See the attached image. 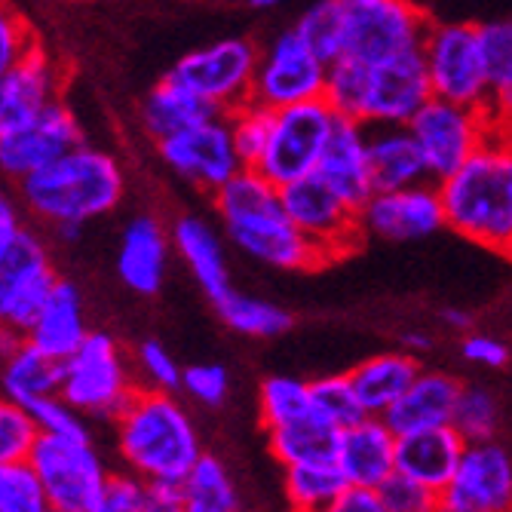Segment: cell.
<instances>
[{
	"label": "cell",
	"mask_w": 512,
	"mask_h": 512,
	"mask_svg": "<svg viewBox=\"0 0 512 512\" xmlns=\"http://www.w3.org/2000/svg\"><path fill=\"white\" fill-rule=\"evenodd\" d=\"M181 390L188 393L194 402L215 408L227 399L230 390V378H227V368L218 362H200L181 371Z\"/></svg>",
	"instance_id": "obj_46"
},
{
	"label": "cell",
	"mask_w": 512,
	"mask_h": 512,
	"mask_svg": "<svg viewBox=\"0 0 512 512\" xmlns=\"http://www.w3.org/2000/svg\"><path fill=\"white\" fill-rule=\"evenodd\" d=\"M341 430L322 421L319 414L307 411L295 421L267 430V448L279 467H295V463H325L338 457Z\"/></svg>",
	"instance_id": "obj_31"
},
{
	"label": "cell",
	"mask_w": 512,
	"mask_h": 512,
	"mask_svg": "<svg viewBox=\"0 0 512 512\" xmlns=\"http://www.w3.org/2000/svg\"><path fill=\"white\" fill-rule=\"evenodd\" d=\"M215 114H221V111L215 105H209L203 96H197L191 86L175 80L172 74H166L148 92L142 108H138V120H142L145 132L154 138V142H163V138L188 129V126H197Z\"/></svg>",
	"instance_id": "obj_28"
},
{
	"label": "cell",
	"mask_w": 512,
	"mask_h": 512,
	"mask_svg": "<svg viewBox=\"0 0 512 512\" xmlns=\"http://www.w3.org/2000/svg\"><path fill=\"white\" fill-rule=\"evenodd\" d=\"M102 512H148V479L142 476H108Z\"/></svg>",
	"instance_id": "obj_50"
},
{
	"label": "cell",
	"mask_w": 512,
	"mask_h": 512,
	"mask_svg": "<svg viewBox=\"0 0 512 512\" xmlns=\"http://www.w3.org/2000/svg\"><path fill=\"white\" fill-rule=\"evenodd\" d=\"M310 411V384L289 378V375H270L258 387V417L264 433L273 427H283L295 417Z\"/></svg>",
	"instance_id": "obj_37"
},
{
	"label": "cell",
	"mask_w": 512,
	"mask_h": 512,
	"mask_svg": "<svg viewBox=\"0 0 512 512\" xmlns=\"http://www.w3.org/2000/svg\"><path fill=\"white\" fill-rule=\"evenodd\" d=\"M365 77L368 62L356 56H341L329 65V80H325V102H329L341 117L359 120L362 99H365Z\"/></svg>",
	"instance_id": "obj_42"
},
{
	"label": "cell",
	"mask_w": 512,
	"mask_h": 512,
	"mask_svg": "<svg viewBox=\"0 0 512 512\" xmlns=\"http://www.w3.org/2000/svg\"><path fill=\"white\" fill-rule=\"evenodd\" d=\"M482 46H485V59L491 71V86L512 77V22L509 19H494L482 22Z\"/></svg>",
	"instance_id": "obj_49"
},
{
	"label": "cell",
	"mask_w": 512,
	"mask_h": 512,
	"mask_svg": "<svg viewBox=\"0 0 512 512\" xmlns=\"http://www.w3.org/2000/svg\"><path fill=\"white\" fill-rule=\"evenodd\" d=\"M80 230H83V224H80V221H65V224H56V234H59V240H65V243H68V240L74 243V240L80 237Z\"/></svg>",
	"instance_id": "obj_58"
},
{
	"label": "cell",
	"mask_w": 512,
	"mask_h": 512,
	"mask_svg": "<svg viewBox=\"0 0 512 512\" xmlns=\"http://www.w3.org/2000/svg\"><path fill=\"white\" fill-rule=\"evenodd\" d=\"M338 117L341 114L325 99L279 108L258 172L270 178L276 188H286V184L316 172Z\"/></svg>",
	"instance_id": "obj_9"
},
{
	"label": "cell",
	"mask_w": 512,
	"mask_h": 512,
	"mask_svg": "<svg viewBox=\"0 0 512 512\" xmlns=\"http://www.w3.org/2000/svg\"><path fill=\"white\" fill-rule=\"evenodd\" d=\"M279 4H283V0H249V7H255V10H273Z\"/></svg>",
	"instance_id": "obj_59"
},
{
	"label": "cell",
	"mask_w": 512,
	"mask_h": 512,
	"mask_svg": "<svg viewBox=\"0 0 512 512\" xmlns=\"http://www.w3.org/2000/svg\"><path fill=\"white\" fill-rule=\"evenodd\" d=\"M184 497L188 506L184 512H237L240 509V494L230 482L224 463L212 454H203L191 473L184 476Z\"/></svg>",
	"instance_id": "obj_35"
},
{
	"label": "cell",
	"mask_w": 512,
	"mask_h": 512,
	"mask_svg": "<svg viewBox=\"0 0 512 512\" xmlns=\"http://www.w3.org/2000/svg\"><path fill=\"white\" fill-rule=\"evenodd\" d=\"M40 436L43 430L34 421L28 405L10 402V399L0 402V463L28 460Z\"/></svg>",
	"instance_id": "obj_43"
},
{
	"label": "cell",
	"mask_w": 512,
	"mask_h": 512,
	"mask_svg": "<svg viewBox=\"0 0 512 512\" xmlns=\"http://www.w3.org/2000/svg\"><path fill=\"white\" fill-rule=\"evenodd\" d=\"M460 353L467 362L482 365V368H503L509 362V347L491 335H470L460 344Z\"/></svg>",
	"instance_id": "obj_51"
},
{
	"label": "cell",
	"mask_w": 512,
	"mask_h": 512,
	"mask_svg": "<svg viewBox=\"0 0 512 512\" xmlns=\"http://www.w3.org/2000/svg\"><path fill=\"white\" fill-rule=\"evenodd\" d=\"M454 234L512 258V132L494 126L479 151L439 181Z\"/></svg>",
	"instance_id": "obj_2"
},
{
	"label": "cell",
	"mask_w": 512,
	"mask_h": 512,
	"mask_svg": "<svg viewBox=\"0 0 512 512\" xmlns=\"http://www.w3.org/2000/svg\"><path fill=\"white\" fill-rule=\"evenodd\" d=\"M433 96L488 108L491 99V71L482 46V31L473 22H430L427 37L421 43Z\"/></svg>",
	"instance_id": "obj_5"
},
{
	"label": "cell",
	"mask_w": 512,
	"mask_h": 512,
	"mask_svg": "<svg viewBox=\"0 0 512 512\" xmlns=\"http://www.w3.org/2000/svg\"><path fill=\"white\" fill-rule=\"evenodd\" d=\"M451 427L467 442H488V439H494L497 427H500L497 399L485 387H463V393L457 399V408H454Z\"/></svg>",
	"instance_id": "obj_41"
},
{
	"label": "cell",
	"mask_w": 512,
	"mask_h": 512,
	"mask_svg": "<svg viewBox=\"0 0 512 512\" xmlns=\"http://www.w3.org/2000/svg\"><path fill=\"white\" fill-rule=\"evenodd\" d=\"M384 509L387 512H436L439 509V491L427 488L405 473H393L381 485Z\"/></svg>",
	"instance_id": "obj_45"
},
{
	"label": "cell",
	"mask_w": 512,
	"mask_h": 512,
	"mask_svg": "<svg viewBox=\"0 0 512 512\" xmlns=\"http://www.w3.org/2000/svg\"><path fill=\"white\" fill-rule=\"evenodd\" d=\"M56 283L50 255L28 227L10 243H0V316L7 325L25 335Z\"/></svg>",
	"instance_id": "obj_16"
},
{
	"label": "cell",
	"mask_w": 512,
	"mask_h": 512,
	"mask_svg": "<svg viewBox=\"0 0 512 512\" xmlns=\"http://www.w3.org/2000/svg\"><path fill=\"white\" fill-rule=\"evenodd\" d=\"M442 512H509L512 509V457L494 439L470 442L454 479L439 494Z\"/></svg>",
	"instance_id": "obj_18"
},
{
	"label": "cell",
	"mask_w": 512,
	"mask_h": 512,
	"mask_svg": "<svg viewBox=\"0 0 512 512\" xmlns=\"http://www.w3.org/2000/svg\"><path fill=\"white\" fill-rule=\"evenodd\" d=\"M359 224L368 237L393 243L427 240L439 234L442 227H448L439 181L411 184L399 191H375L359 209Z\"/></svg>",
	"instance_id": "obj_17"
},
{
	"label": "cell",
	"mask_w": 512,
	"mask_h": 512,
	"mask_svg": "<svg viewBox=\"0 0 512 512\" xmlns=\"http://www.w3.org/2000/svg\"><path fill=\"white\" fill-rule=\"evenodd\" d=\"M184 479H148V512H184Z\"/></svg>",
	"instance_id": "obj_52"
},
{
	"label": "cell",
	"mask_w": 512,
	"mask_h": 512,
	"mask_svg": "<svg viewBox=\"0 0 512 512\" xmlns=\"http://www.w3.org/2000/svg\"><path fill=\"white\" fill-rule=\"evenodd\" d=\"M135 365H138V375L145 378L148 387L154 390H181V371L175 365V359L166 353L163 344L157 341H145L142 347L135 350Z\"/></svg>",
	"instance_id": "obj_47"
},
{
	"label": "cell",
	"mask_w": 512,
	"mask_h": 512,
	"mask_svg": "<svg viewBox=\"0 0 512 512\" xmlns=\"http://www.w3.org/2000/svg\"><path fill=\"white\" fill-rule=\"evenodd\" d=\"M160 160L194 188L215 194L243 169L227 114H215L197 126L181 129L157 142Z\"/></svg>",
	"instance_id": "obj_13"
},
{
	"label": "cell",
	"mask_w": 512,
	"mask_h": 512,
	"mask_svg": "<svg viewBox=\"0 0 512 512\" xmlns=\"http://www.w3.org/2000/svg\"><path fill=\"white\" fill-rule=\"evenodd\" d=\"M433 99L424 50H405L384 62H371L359 120L365 126H408Z\"/></svg>",
	"instance_id": "obj_15"
},
{
	"label": "cell",
	"mask_w": 512,
	"mask_h": 512,
	"mask_svg": "<svg viewBox=\"0 0 512 512\" xmlns=\"http://www.w3.org/2000/svg\"><path fill=\"white\" fill-rule=\"evenodd\" d=\"M114 424L126 467L142 479H184L203 457L191 414L172 390L138 387Z\"/></svg>",
	"instance_id": "obj_3"
},
{
	"label": "cell",
	"mask_w": 512,
	"mask_h": 512,
	"mask_svg": "<svg viewBox=\"0 0 512 512\" xmlns=\"http://www.w3.org/2000/svg\"><path fill=\"white\" fill-rule=\"evenodd\" d=\"M77 145H83V129L74 111L59 99L22 129L0 135V169L7 178L19 181L65 157Z\"/></svg>",
	"instance_id": "obj_19"
},
{
	"label": "cell",
	"mask_w": 512,
	"mask_h": 512,
	"mask_svg": "<svg viewBox=\"0 0 512 512\" xmlns=\"http://www.w3.org/2000/svg\"><path fill=\"white\" fill-rule=\"evenodd\" d=\"M172 246L184 258V264L191 267V273L197 276L200 289L209 295L212 304L230 292L227 261H224L221 240L215 237V230L203 218L181 215L175 221V227H172Z\"/></svg>",
	"instance_id": "obj_30"
},
{
	"label": "cell",
	"mask_w": 512,
	"mask_h": 512,
	"mask_svg": "<svg viewBox=\"0 0 512 512\" xmlns=\"http://www.w3.org/2000/svg\"><path fill=\"white\" fill-rule=\"evenodd\" d=\"M463 393V384L448 371H421L417 381L387 408L384 421L396 436L445 427L454 421V408Z\"/></svg>",
	"instance_id": "obj_24"
},
{
	"label": "cell",
	"mask_w": 512,
	"mask_h": 512,
	"mask_svg": "<svg viewBox=\"0 0 512 512\" xmlns=\"http://www.w3.org/2000/svg\"><path fill=\"white\" fill-rule=\"evenodd\" d=\"M332 512H387L384 509V497L381 488L375 485H347L344 494L338 497Z\"/></svg>",
	"instance_id": "obj_53"
},
{
	"label": "cell",
	"mask_w": 512,
	"mask_h": 512,
	"mask_svg": "<svg viewBox=\"0 0 512 512\" xmlns=\"http://www.w3.org/2000/svg\"><path fill=\"white\" fill-rule=\"evenodd\" d=\"M310 411L319 414L322 421H329L338 430H347V427L359 424L362 417H368V411L356 393V384L350 378V371L310 381Z\"/></svg>",
	"instance_id": "obj_36"
},
{
	"label": "cell",
	"mask_w": 512,
	"mask_h": 512,
	"mask_svg": "<svg viewBox=\"0 0 512 512\" xmlns=\"http://www.w3.org/2000/svg\"><path fill=\"white\" fill-rule=\"evenodd\" d=\"M34 421L40 424V430L46 436H77V439H89L86 424L80 421V408H74L62 393H50V396H40L31 405Z\"/></svg>",
	"instance_id": "obj_44"
},
{
	"label": "cell",
	"mask_w": 512,
	"mask_h": 512,
	"mask_svg": "<svg viewBox=\"0 0 512 512\" xmlns=\"http://www.w3.org/2000/svg\"><path fill=\"white\" fill-rule=\"evenodd\" d=\"M279 194H283L289 218L319 249H325L332 261L362 243L365 230L359 224V212L319 172L286 184V188H279Z\"/></svg>",
	"instance_id": "obj_14"
},
{
	"label": "cell",
	"mask_w": 512,
	"mask_h": 512,
	"mask_svg": "<svg viewBox=\"0 0 512 512\" xmlns=\"http://www.w3.org/2000/svg\"><path fill=\"white\" fill-rule=\"evenodd\" d=\"M467 445L470 442L451 424L402 433L396 442V473H405L442 494L445 485L454 479Z\"/></svg>",
	"instance_id": "obj_23"
},
{
	"label": "cell",
	"mask_w": 512,
	"mask_h": 512,
	"mask_svg": "<svg viewBox=\"0 0 512 512\" xmlns=\"http://www.w3.org/2000/svg\"><path fill=\"white\" fill-rule=\"evenodd\" d=\"M329 62L310 50V43L295 31H283L267 50H261L252 99L279 111L301 102L325 99Z\"/></svg>",
	"instance_id": "obj_12"
},
{
	"label": "cell",
	"mask_w": 512,
	"mask_h": 512,
	"mask_svg": "<svg viewBox=\"0 0 512 512\" xmlns=\"http://www.w3.org/2000/svg\"><path fill=\"white\" fill-rule=\"evenodd\" d=\"M117 273L138 295H157L163 289L166 234L160 221H154L151 215H138L126 224L117 252Z\"/></svg>",
	"instance_id": "obj_26"
},
{
	"label": "cell",
	"mask_w": 512,
	"mask_h": 512,
	"mask_svg": "<svg viewBox=\"0 0 512 512\" xmlns=\"http://www.w3.org/2000/svg\"><path fill=\"white\" fill-rule=\"evenodd\" d=\"M261 50L246 37H227L215 40L203 50L181 56L172 65V77L191 86L197 96L215 105L221 114L246 105L252 99V83L258 71Z\"/></svg>",
	"instance_id": "obj_10"
},
{
	"label": "cell",
	"mask_w": 512,
	"mask_h": 512,
	"mask_svg": "<svg viewBox=\"0 0 512 512\" xmlns=\"http://www.w3.org/2000/svg\"><path fill=\"white\" fill-rule=\"evenodd\" d=\"M215 310L227 329H234L237 335L246 338H276L292 329V316L283 307L252 295H240L234 289L215 301Z\"/></svg>",
	"instance_id": "obj_34"
},
{
	"label": "cell",
	"mask_w": 512,
	"mask_h": 512,
	"mask_svg": "<svg viewBox=\"0 0 512 512\" xmlns=\"http://www.w3.org/2000/svg\"><path fill=\"white\" fill-rule=\"evenodd\" d=\"M286 500L298 512H332L344 488L350 485L335 460L325 463H295L283 467Z\"/></svg>",
	"instance_id": "obj_33"
},
{
	"label": "cell",
	"mask_w": 512,
	"mask_h": 512,
	"mask_svg": "<svg viewBox=\"0 0 512 512\" xmlns=\"http://www.w3.org/2000/svg\"><path fill=\"white\" fill-rule=\"evenodd\" d=\"M316 172L359 212L378 191L375 178H371L368 126L353 117H338Z\"/></svg>",
	"instance_id": "obj_21"
},
{
	"label": "cell",
	"mask_w": 512,
	"mask_h": 512,
	"mask_svg": "<svg viewBox=\"0 0 512 512\" xmlns=\"http://www.w3.org/2000/svg\"><path fill=\"white\" fill-rule=\"evenodd\" d=\"M37 40L40 37L34 34L28 19L22 13H16L10 4H4V10H0V71L16 65Z\"/></svg>",
	"instance_id": "obj_48"
},
{
	"label": "cell",
	"mask_w": 512,
	"mask_h": 512,
	"mask_svg": "<svg viewBox=\"0 0 512 512\" xmlns=\"http://www.w3.org/2000/svg\"><path fill=\"white\" fill-rule=\"evenodd\" d=\"M402 347L411 350V353H424V350L433 347V338L424 335V332H405V335H402Z\"/></svg>",
	"instance_id": "obj_57"
},
{
	"label": "cell",
	"mask_w": 512,
	"mask_h": 512,
	"mask_svg": "<svg viewBox=\"0 0 512 512\" xmlns=\"http://www.w3.org/2000/svg\"><path fill=\"white\" fill-rule=\"evenodd\" d=\"M0 509L4 512H46L50 494L31 460L0 463Z\"/></svg>",
	"instance_id": "obj_39"
},
{
	"label": "cell",
	"mask_w": 512,
	"mask_h": 512,
	"mask_svg": "<svg viewBox=\"0 0 512 512\" xmlns=\"http://www.w3.org/2000/svg\"><path fill=\"white\" fill-rule=\"evenodd\" d=\"M421 371L424 368L411 350H393L359 362L356 368H350V378L356 384L365 411L384 417L387 408L417 381Z\"/></svg>",
	"instance_id": "obj_29"
},
{
	"label": "cell",
	"mask_w": 512,
	"mask_h": 512,
	"mask_svg": "<svg viewBox=\"0 0 512 512\" xmlns=\"http://www.w3.org/2000/svg\"><path fill=\"white\" fill-rule=\"evenodd\" d=\"M28 460L46 485L53 512H102L111 473L89 439L43 433Z\"/></svg>",
	"instance_id": "obj_7"
},
{
	"label": "cell",
	"mask_w": 512,
	"mask_h": 512,
	"mask_svg": "<svg viewBox=\"0 0 512 512\" xmlns=\"http://www.w3.org/2000/svg\"><path fill=\"white\" fill-rule=\"evenodd\" d=\"M368 157L378 191H399L430 181L427 157L408 126H368Z\"/></svg>",
	"instance_id": "obj_25"
},
{
	"label": "cell",
	"mask_w": 512,
	"mask_h": 512,
	"mask_svg": "<svg viewBox=\"0 0 512 512\" xmlns=\"http://www.w3.org/2000/svg\"><path fill=\"white\" fill-rule=\"evenodd\" d=\"M408 129L414 132L417 145H421L427 157L430 178L445 181L479 151V145L491 135L494 123L488 111L482 108L457 105V102L433 96L414 114Z\"/></svg>",
	"instance_id": "obj_11"
},
{
	"label": "cell",
	"mask_w": 512,
	"mask_h": 512,
	"mask_svg": "<svg viewBox=\"0 0 512 512\" xmlns=\"http://www.w3.org/2000/svg\"><path fill=\"white\" fill-rule=\"evenodd\" d=\"M396 442L399 436L390 430L384 417L368 414L359 424L341 430L335 463L347 482L381 488L396 473Z\"/></svg>",
	"instance_id": "obj_22"
},
{
	"label": "cell",
	"mask_w": 512,
	"mask_h": 512,
	"mask_svg": "<svg viewBox=\"0 0 512 512\" xmlns=\"http://www.w3.org/2000/svg\"><path fill=\"white\" fill-rule=\"evenodd\" d=\"M295 31L310 43V50L325 62H335L344 56V16L338 0H319L298 22Z\"/></svg>",
	"instance_id": "obj_40"
},
{
	"label": "cell",
	"mask_w": 512,
	"mask_h": 512,
	"mask_svg": "<svg viewBox=\"0 0 512 512\" xmlns=\"http://www.w3.org/2000/svg\"><path fill=\"white\" fill-rule=\"evenodd\" d=\"M344 16V56L384 62L424 43L430 16L411 0H338Z\"/></svg>",
	"instance_id": "obj_8"
},
{
	"label": "cell",
	"mask_w": 512,
	"mask_h": 512,
	"mask_svg": "<svg viewBox=\"0 0 512 512\" xmlns=\"http://www.w3.org/2000/svg\"><path fill=\"white\" fill-rule=\"evenodd\" d=\"M62 362L28 338L4 359V399L31 405L40 396H50L62 390Z\"/></svg>",
	"instance_id": "obj_32"
},
{
	"label": "cell",
	"mask_w": 512,
	"mask_h": 512,
	"mask_svg": "<svg viewBox=\"0 0 512 512\" xmlns=\"http://www.w3.org/2000/svg\"><path fill=\"white\" fill-rule=\"evenodd\" d=\"M62 83L65 74L59 62L50 56L43 40H37L16 65L0 71V135L22 129L59 102Z\"/></svg>",
	"instance_id": "obj_20"
},
{
	"label": "cell",
	"mask_w": 512,
	"mask_h": 512,
	"mask_svg": "<svg viewBox=\"0 0 512 512\" xmlns=\"http://www.w3.org/2000/svg\"><path fill=\"white\" fill-rule=\"evenodd\" d=\"M59 393L83 414L117 421L138 393V384L132 381L120 344L105 332H89V338L62 362Z\"/></svg>",
	"instance_id": "obj_6"
},
{
	"label": "cell",
	"mask_w": 512,
	"mask_h": 512,
	"mask_svg": "<svg viewBox=\"0 0 512 512\" xmlns=\"http://www.w3.org/2000/svg\"><path fill=\"white\" fill-rule=\"evenodd\" d=\"M25 338L56 359H68L89 338L86 319H83V301H80V292L74 283H68V279L59 276L56 289L40 307L37 319L25 332Z\"/></svg>",
	"instance_id": "obj_27"
},
{
	"label": "cell",
	"mask_w": 512,
	"mask_h": 512,
	"mask_svg": "<svg viewBox=\"0 0 512 512\" xmlns=\"http://www.w3.org/2000/svg\"><path fill=\"white\" fill-rule=\"evenodd\" d=\"M19 194L37 218L53 227L65 221L86 224L123 200V169L111 154L77 145L50 166L19 178Z\"/></svg>",
	"instance_id": "obj_4"
},
{
	"label": "cell",
	"mask_w": 512,
	"mask_h": 512,
	"mask_svg": "<svg viewBox=\"0 0 512 512\" xmlns=\"http://www.w3.org/2000/svg\"><path fill=\"white\" fill-rule=\"evenodd\" d=\"M59 4H77V0H59Z\"/></svg>",
	"instance_id": "obj_60"
},
{
	"label": "cell",
	"mask_w": 512,
	"mask_h": 512,
	"mask_svg": "<svg viewBox=\"0 0 512 512\" xmlns=\"http://www.w3.org/2000/svg\"><path fill=\"white\" fill-rule=\"evenodd\" d=\"M273 120H276V111L249 99L246 105L234 108L227 114V123H230V135H234V145H237V154L243 160V166L249 169H258L267 145H270V135H273Z\"/></svg>",
	"instance_id": "obj_38"
},
{
	"label": "cell",
	"mask_w": 512,
	"mask_h": 512,
	"mask_svg": "<svg viewBox=\"0 0 512 512\" xmlns=\"http://www.w3.org/2000/svg\"><path fill=\"white\" fill-rule=\"evenodd\" d=\"M22 218H19V209L10 197L0 200V243H10L19 230H22Z\"/></svg>",
	"instance_id": "obj_55"
},
{
	"label": "cell",
	"mask_w": 512,
	"mask_h": 512,
	"mask_svg": "<svg viewBox=\"0 0 512 512\" xmlns=\"http://www.w3.org/2000/svg\"><path fill=\"white\" fill-rule=\"evenodd\" d=\"M442 322L448 325V329H454V332H467L470 325H473V316H470L467 310L445 307V310H442Z\"/></svg>",
	"instance_id": "obj_56"
},
{
	"label": "cell",
	"mask_w": 512,
	"mask_h": 512,
	"mask_svg": "<svg viewBox=\"0 0 512 512\" xmlns=\"http://www.w3.org/2000/svg\"><path fill=\"white\" fill-rule=\"evenodd\" d=\"M485 111H488L494 126L512 132V77H506V80L491 86V99H488Z\"/></svg>",
	"instance_id": "obj_54"
},
{
	"label": "cell",
	"mask_w": 512,
	"mask_h": 512,
	"mask_svg": "<svg viewBox=\"0 0 512 512\" xmlns=\"http://www.w3.org/2000/svg\"><path fill=\"white\" fill-rule=\"evenodd\" d=\"M230 243L279 270H316L332 258L289 218L279 188L258 169L243 166L212 194Z\"/></svg>",
	"instance_id": "obj_1"
}]
</instances>
